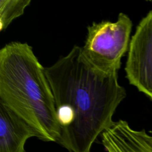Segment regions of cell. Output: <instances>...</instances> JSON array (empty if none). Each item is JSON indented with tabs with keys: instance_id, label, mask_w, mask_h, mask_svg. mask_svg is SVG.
I'll use <instances>...</instances> for the list:
<instances>
[{
	"instance_id": "6da1fadb",
	"label": "cell",
	"mask_w": 152,
	"mask_h": 152,
	"mask_svg": "<svg viewBox=\"0 0 152 152\" xmlns=\"http://www.w3.org/2000/svg\"><path fill=\"white\" fill-rule=\"evenodd\" d=\"M61 128L58 142L69 152H91V147L113 121L126 97L118 73L107 74L91 65L81 47L45 68Z\"/></svg>"
},
{
	"instance_id": "8992f818",
	"label": "cell",
	"mask_w": 152,
	"mask_h": 152,
	"mask_svg": "<svg viewBox=\"0 0 152 152\" xmlns=\"http://www.w3.org/2000/svg\"><path fill=\"white\" fill-rule=\"evenodd\" d=\"M35 131L9 107L0 103V152H26L28 139Z\"/></svg>"
},
{
	"instance_id": "7a4b0ae2",
	"label": "cell",
	"mask_w": 152,
	"mask_h": 152,
	"mask_svg": "<svg viewBox=\"0 0 152 152\" xmlns=\"http://www.w3.org/2000/svg\"><path fill=\"white\" fill-rule=\"evenodd\" d=\"M0 103L26 121L38 139L58 142L61 131L45 68L27 43L12 42L0 50Z\"/></svg>"
},
{
	"instance_id": "277c9868",
	"label": "cell",
	"mask_w": 152,
	"mask_h": 152,
	"mask_svg": "<svg viewBox=\"0 0 152 152\" xmlns=\"http://www.w3.org/2000/svg\"><path fill=\"white\" fill-rule=\"evenodd\" d=\"M125 71L129 84L152 99V11L131 37Z\"/></svg>"
},
{
	"instance_id": "3957f363",
	"label": "cell",
	"mask_w": 152,
	"mask_h": 152,
	"mask_svg": "<svg viewBox=\"0 0 152 152\" xmlns=\"http://www.w3.org/2000/svg\"><path fill=\"white\" fill-rule=\"evenodd\" d=\"M132 23L124 13L115 22L103 20L87 26L83 55L94 68L107 74L118 73L121 59L128 51Z\"/></svg>"
},
{
	"instance_id": "5b68a950",
	"label": "cell",
	"mask_w": 152,
	"mask_h": 152,
	"mask_svg": "<svg viewBox=\"0 0 152 152\" xmlns=\"http://www.w3.org/2000/svg\"><path fill=\"white\" fill-rule=\"evenodd\" d=\"M100 137L106 152H152V136L124 120L113 121Z\"/></svg>"
},
{
	"instance_id": "52a82bcc",
	"label": "cell",
	"mask_w": 152,
	"mask_h": 152,
	"mask_svg": "<svg viewBox=\"0 0 152 152\" xmlns=\"http://www.w3.org/2000/svg\"><path fill=\"white\" fill-rule=\"evenodd\" d=\"M31 0L0 1V31H5L12 21L22 15Z\"/></svg>"
}]
</instances>
